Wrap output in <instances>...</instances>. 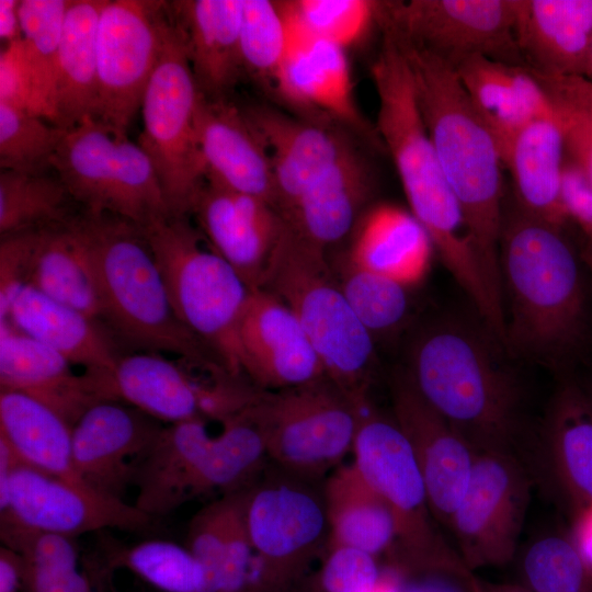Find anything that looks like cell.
<instances>
[{
    "mask_svg": "<svg viewBox=\"0 0 592 592\" xmlns=\"http://www.w3.org/2000/svg\"><path fill=\"white\" fill-rule=\"evenodd\" d=\"M384 31L371 76L377 95L375 129L389 152L409 210L429 232L443 264L487 322L502 314L501 292L468 232L423 121L407 57Z\"/></svg>",
    "mask_w": 592,
    "mask_h": 592,
    "instance_id": "6da1fadb",
    "label": "cell"
},
{
    "mask_svg": "<svg viewBox=\"0 0 592 592\" xmlns=\"http://www.w3.org/2000/svg\"><path fill=\"white\" fill-rule=\"evenodd\" d=\"M482 325L443 318L413 341L406 369L421 396L476 451L524 455L520 384Z\"/></svg>",
    "mask_w": 592,
    "mask_h": 592,
    "instance_id": "7a4b0ae2",
    "label": "cell"
},
{
    "mask_svg": "<svg viewBox=\"0 0 592 592\" xmlns=\"http://www.w3.org/2000/svg\"><path fill=\"white\" fill-rule=\"evenodd\" d=\"M561 229L516 208L503 218L499 247L504 350L550 365L578 348L585 328L581 258Z\"/></svg>",
    "mask_w": 592,
    "mask_h": 592,
    "instance_id": "3957f363",
    "label": "cell"
},
{
    "mask_svg": "<svg viewBox=\"0 0 592 592\" xmlns=\"http://www.w3.org/2000/svg\"><path fill=\"white\" fill-rule=\"evenodd\" d=\"M389 32L407 57L423 121L468 232L489 276L502 292L499 247L504 166L498 144L455 68Z\"/></svg>",
    "mask_w": 592,
    "mask_h": 592,
    "instance_id": "277c9868",
    "label": "cell"
},
{
    "mask_svg": "<svg viewBox=\"0 0 592 592\" xmlns=\"http://www.w3.org/2000/svg\"><path fill=\"white\" fill-rule=\"evenodd\" d=\"M92 261L102 319L128 342L180 356L214 375L229 374L209 349L177 317L143 229L109 214L72 219Z\"/></svg>",
    "mask_w": 592,
    "mask_h": 592,
    "instance_id": "5b68a950",
    "label": "cell"
},
{
    "mask_svg": "<svg viewBox=\"0 0 592 592\" xmlns=\"http://www.w3.org/2000/svg\"><path fill=\"white\" fill-rule=\"evenodd\" d=\"M206 422L163 426L136 470L134 504L139 510L153 519L166 516L201 496L247 488L263 471L269 464L265 444L244 409L223 421L216 435Z\"/></svg>",
    "mask_w": 592,
    "mask_h": 592,
    "instance_id": "8992f818",
    "label": "cell"
},
{
    "mask_svg": "<svg viewBox=\"0 0 592 592\" xmlns=\"http://www.w3.org/2000/svg\"><path fill=\"white\" fill-rule=\"evenodd\" d=\"M261 288L296 316L327 378L360 408L366 406L375 368L374 338L331 277L326 251L285 223Z\"/></svg>",
    "mask_w": 592,
    "mask_h": 592,
    "instance_id": "52a82bcc",
    "label": "cell"
},
{
    "mask_svg": "<svg viewBox=\"0 0 592 592\" xmlns=\"http://www.w3.org/2000/svg\"><path fill=\"white\" fill-rule=\"evenodd\" d=\"M141 229L179 320L230 375L241 378L238 330L251 289L204 243L205 238L186 216L168 215Z\"/></svg>",
    "mask_w": 592,
    "mask_h": 592,
    "instance_id": "ba28073f",
    "label": "cell"
},
{
    "mask_svg": "<svg viewBox=\"0 0 592 592\" xmlns=\"http://www.w3.org/2000/svg\"><path fill=\"white\" fill-rule=\"evenodd\" d=\"M352 452L353 463L395 520L396 543L385 565L407 574L445 572L468 580L477 578L440 531L417 459L392 415L366 405Z\"/></svg>",
    "mask_w": 592,
    "mask_h": 592,
    "instance_id": "9c48e42d",
    "label": "cell"
},
{
    "mask_svg": "<svg viewBox=\"0 0 592 592\" xmlns=\"http://www.w3.org/2000/svg\"><path fill=\"white\" fill-rule=\"evenodd\" d=\"M198 98L183 36L167 2L158 59L140 106L138 144L151 159L174 216L191 214L205 183L195 128Z\"/></svg>",
    "mask_w": 592,
    "mask_h": 592,
    "instance_id": "30bf717a",
    "label": "cell"
},
{
    "mask_svg": "<svg viewBox=\"0 0 592 592\" xmlns=\"http://www.w3.org/2000/svg\"><path fill=\"white\" fill-rule=\"evenodd\" d=\"M246 517L254 556L247 592H297L329 544L322 485L266 465L248 488Z\"/></svg>",
    "mask_w": 592,
    "mask_h": 592,
    "instance_id": "8fae6325",
    "label": "cell"
},
{
    "mask_svg": "<svg viewBox=\"0 0 592 592\" xmlns=\"http://www.w3.org/2000/svg\"><path fill=\"white\" fill-rule=\"evenodd\" d=\"M52 168L86 213L113 215L141 228L171 215L147 152L96 118L67 129Z\"/></svg>",
    "mask_w": 592,
    "mask_h": 592,
    "instance_id": "7c38bea8",
    "label": "cell"
},
{
    "mask_svg": "<svg viewBox=\"0 0 592 592\" xmlns=\"http://www.w3.org/2000/svg\"><path fill=\"white\" fill-rule=\"evenodd\" d=\"M363 408L325 376L282 390L258 389L243 409L262 434L270 464L319 482L352 451Z\"/></svg>",
    "mask_w": 592,
    "mask_h": 592,
    "instance_id": "4fadbf2b",
    "label": "cell"
},
{
    "mask_svg": "<svg viewBox=\"0 0 592 592\" xmlns=\"http://www.w3.org/2000/svg\"><path fill=\"white\" fill-rule=\"evenodd\" d=\"M534 476L512 454L477 451L465 493L448 525L473 572L510 562L516 553Z\"/></svg>",
    "mask_w": 592,
    "mask_h": 592,
    "instance_id": "5bb4252c",
    "label": "cell"
},
{
    "mask_svg": "<svg viewBox=\"0 0 592 592\" xmlns=\"http://www.w3.org/2000/svg\"><path fill=\"white\" fill-rule=\"evenodd\" d=\"M516 0L382 1L380 26L454 68L473 56L525 66L515 35Z\"/></svg>",
    "mask_w": 592,
    "mask_h": 592,
    "instance_id": "9a60e30c",
    "label": "cell"
},
{
    "mask_svg": "<svg viewBox=\"0 0 592 592\" xmlns=\"http://www.w3.org/2000/svg\"><path fill=\"white\" fill-rule=\"evenodd\" d=\"M164 1L105 0L96 29L98 102L93 118L127 134L155 69Z\"/></svg>",
    "mask_w": 592,
    "mask_h": 592,
    "instance_id": "2e32d148",
    "label": "cell"
},
{
    "mask_svg": "<svg viewBox=\"0 0 592 592\" xmlns=\"http://www.w3.org/2000/svg\"><path fill=\"white\" fill-rule=\"evenodd\" d=\"M1 521L69 537L106 528L147 531L155 519L125 500L41 471L18 459Z\"/></svg>",
    "mask_w": 592,
    "mask_h": 592,
    "instance_id": "e0dca14e",
    "label": "cell"
},
{
    "mask_svg": "<svg viewBox=\"0 0 592 592\" xmlns=\"http://www.w3.org/2000/svg\"><path fill=\"white\" fill-rule=\"evenodd\" d=\"M107 389L112 400L168 424L192 419L223 422L244 399L238 379L228 375L213 383L200 382L180 363L151 351L119 356L107 372Z\"/></svg>",
    "mask_w": 592,
    "mask_h": 592,
    "instance_id": "ac0fdd59",
    "label": "cell"
},
{
    "mask_svg": "<svg viewBox=\"0 0 592 592\" xmlns=\"http://www.w3.org/2000/svg\"><path fill=\"white\" fill-rule=\"evenodd\" d=\"M392 418L421 470L432 513L448 528L467 488L476 449L418 391L406 369L389 384Z\"/></svg>",
    "mask_w": 592,
    "mask_h": 592,
    "instance_id": "d6986e66",
    "label": "cell"
},
{
    "mask_svg": "<svg viewBox=\"0 0 592 592\" xmlns=\"http://www.w3.org/2000/svg\"><path fill=\"white\" fill-rule=\"evenodd\" d=\"M163 425L139 409L115 400L91 406L72 425V457L92 490L124 500L136 469Z\"/></svg>",
    "mask_w": 592,
    "mask_h": 592,
    "instance_id": "ffe728a7",
    "label": "cell"
},
{
    "mask_svg": "<svg viewBox=\"0 0 592 592\" xmlns=\"http://www.w3.org/2000/svg\"><path fill=\"white\" fill-rule=\"evenodd\" d=\"M238 338L242 374L259 389L282 390L326 376L296 316L266 289L250 291Z\"/></svg>",
    "mask_w": 592,
    "mask_h": 592,
    "instance_id": "44dd1931",
    "label": "cell"
},
{
    "mask_svg": "<svg viewBox=\"0 0 592 592\" xmlns=\"http://www.w3.org/2000/svg\"><path fill=\"white\" fill-rule=\"evenodd\" d=\"M207 244L250 289L261 288L285 228L270 203L205 181L192 212Z\"/></svg>",
    "mask_w": 592,
    "mask_h": 592,
    "instance_id": "7402d4cb",
    "label": "cell"
},
{
    "mask_svg": "<svg viewBox=\"0 0 592 592\" xmlns=\"http://www.w3.org/2000/svg\"><path fill=\"white\" fill-rule=\"evenodd\" d=\"M270 88L304 118L380 143L357 106L346 50L338 45L314 39L288 49Z\"/></svg>",
    "mask_w": 592,
    "mask_h": 592,
    "instance_id": "603a6c76",
    "label": "cell"
},
{
    "mask_svg": "<svg viewBox=\"0 0 592 592\" xmlns=\"http://www.w3.org/2000/svg\"><path fill=\"white\" fill-rule=\"evenodd\" d=\"M195 128L205 181L259 197L276 208L270 157L243 107L200 93Z\"/></svg>",
    "mask_w": 592,
    "mask_h": 592,
    "instance_id": "cb8c5ba5",
    "label": "cell"
},
{
    "mask_svg": "<svg viewBox=\"0 0 592 592\" xmlns=\"http://www.w3.org/2000/svg\"><path fill=\"white\" fill-rule=\"evenodd\" d=\"M0 389L26 394L71 426L94 403L110 400L105 372L76 374L57 351L0 320Z\"/></svg>",
    "mask_w": 592,
    "mask_h": 592,
    "instance_id": "d4e9b609",
    "label": "cell"
},
{
    "mask_svg": "<svg viewBox=\"0 0 592 592\" xmlns=\"http://www.w3.org/2000/svg\"><path fill=\"white\" fill-rule=\"evenodd\" d=\"M243 110L266 147L281 215L353 146L335 125L297 118L267 105Z\"/></svg>",
    "mask_w": 592,
    "mask_h": 592,
    "instance_id": "484cf974",
    "label": "cell"
},
{
    "mask_svg": "<svg viewBox=\"0 0 592 592\" xmlns=\"http://www.w3.org/2000/svg\"><path fill=\"white\" fill-rule=\"evenodd\" d=\"M514 35L524 65L532 70L588 78L592 0H516Z\"/></svg>",
    "mask_w": 592,
    "mask_h": 592,
    "instance_id": "4316f807",
    "label": "cell"
},
{
    "mask_svg": "<svg viewBox=\"0 0 592 592\" xmlns=\"http://www.w3.org/2000/svg\"><path fill=\"white\" fill-rule=\"evenodd\" d=\"M243 0L168 2L180 29L200 93L228 99L244 75L240 27Z\"/></svg>",
    "mask_w": 592,
    "mask_h": 592,
    "instance_id": "83f0119b",
    "label": "cell"
},
{
    "mask_svg": "<svg viewBox=\"0 0 592 592\" xmlns=\"http://www.w3.org/2000/svg\"><path fill=\"white\" fill-rule=\"evenodd\" d=\"M455 70L473 105L493 135L501 158L526 125L554 115L542 83L526 66L473 56L458 64Z\"/></svg>",
    "mask_w": 592,
    "mask_h": 592,
    "instance_id": "f1b7e54d",
    "label": "cell"
},
{
    "mask_svg": "<svg viewBox=\"0 0 592 592\" xmlns=\"http://www.w3.org/2000/svg\"><path fill=\"white\" fill-rule=\"evenodd\" d=\"M351 234L344 259L352 265L409 288L428 274L435 249L429 232L409 209L376 203L365 208Z\"/></svg>",
    "mask_w": 592,
    "mask_h": 592,
    "instance_id": "f546056e",
    "label": "cell"
},
{
    "mask_svg": "<svg viewBox=\"0 0 592 592\" xmlns=\"http://www.w3.org/2000/svg\"><path fill=\"white\" fill-rule=\"evenodd\" d=\"M374 182L371 163L352 146L282 217L299 237L326 251L352 231Z\"/></svg>",
    "mask_w": 592,
    "mask_h": 592,
    "instance_id": "4dcf8cb0",
    "label": "cell"
},
{
    "mask_svg": "<svg viewBox=\"0 0 592 592\" xmlns=\"http://www.w3.org/2000/svg\"><path fill=\"white\" fill-rule=\"evenodd\" d=\"M4 320L84 371H111L119 357L99 320L46 296L30 284L19 292Z\"/></svg>",
    "mask_w": 592,
    "mask_h": 592,
    "instance_id": "1f68e13d",
    "label": "cell"
},
{
    "mask_svg": "<svg viewBox=\"0 0 592 592\" xmlns=\"http://www.w3.org/2000/svg\"><path fill=\"white\" fill-rule=\"evenodd\" d=\"M565 159V140L554 115L526 125L502 158L512 177L517 209L559 228L568 221L561 195Z\"/></svg>",
    "mask_w": 592,
    "mask_h": 592,
    "instance_id": "d6a6232c",
    "label": "cell"
},
{
    "mask_svg": "<svg viewBox=\"0 0 592 592\" xmlns=\"http://www.w3.org/2000/svg\"><path fill=\"white\" fill-rule=\"evenodd\" d=\"M329 544L343 545L386 559L396 543L392 513L354 463L337 467L322 483Z\"/></svg>",
    "mask_w": 592,
    "mask_h": 592,
    "instance_id": "836d02e7",
    "label": "cell"
},
{
    "mask_svg": "<svg viewBox=\"0 0 592 592\" xmlns=\"http://www.w3.org/2000/svg\"><path fill=\"white\" fill-rule=\"evenodd\" d=\"M104 2L72 0L67 11L54 87V124L65 129L95 113L96 29Z\"/></svg>",
    "mask_w": 592,
    "mask_h": 592,
    "instance_id": "e575fe53",
    "label": "cell"
},
{
    "mask_svg": "<svg viewBox=\"0 0 592 592\" xmlns=\"http://www.w3.org/2000/svg\"><path fill=\"white\" fill-rule=\"evenodd\" d=\"M0 437L20 462L87 486L73 464L72 426L42 401L20 391L0 389Z\"/></svg>",
    "mask_w": 592,
    "mask_h": 592,
    "instance_id": "d590c367",
    "label": "cell"
},
{
    "mask_svg": "<svg viewBox=\"0 0 592 592\" xmlns=\"http://www.w3.org/2000/svg\"><path fill=\"white\" fill-rule=\"evenodd\" d=\"M549 468L576 509L592 506V403L574 384L557 390L544 431Z\"/></svg>",
    "mask_w": 592,
    "mask_h": 592,
    "instance_id": "8d00e7d4",
    "label": "cell"
},
{
    "mask_svg": "<svg viewBox=\"0 0 592 592\" xmlns=\"http://www.w3.org/2000/svg\"><path fill=\"white\" fill-rule=\"evenodd\" d=\"M72 219L41 229L27 284L100 321L102 303L94 269Z\"/></svg>",
    "mask_w": 592,
    "mask_h": 592,
    "instance_id": "74e56055",
    "label": "cell"
},
{
    "mask_svg": "<svg viewBox=\"0 0 592 592\" xmlns=\"http://www.w3.org/2000/svg\"><path fill=\"white\" fill-rule=\"evenodd\" d=\"M98 534L104 569H126L160 592H213L205 568L185 545L158 538L125 545L104 531Z\"/></svg>",
    "mask_w": 592,
    "mask_h": 592,
    "instance_id": "f35d334b",
    "label": "cell"
},
{
    "mask_svg": "<svg viewBox=\"0 0 592 592\" xmlns=\"http://www.w3.org/2000/svg\"><path fill=\"white\" fill-rule=\"evenodd\" d=\"M3 546L23 561L26 592H96L92 579L79 569L75 537L1 523Z\"/></svg>",
    "mask_w": 592,
    "mask_h": 592,
    "instance_id": "ab89813d",
    "label": "cell"
},
{
    "mask_svg": "<svg viewBox=\"0 0 592 592\" xmlns=\"http://www.w3.org/2000/svg\"><path fill=\"white\" fill-rule=\"evenodd\" d=\"M286 32L287 49L321 39L348 49L362 43L375 24L380 25L382 1H277Z\"/></svg>",
    "mask_w": 592,
    "mask_h": 592,
    "instance_id": "60d3db41",
    "label": "cell"
},
{
    "mask_svg": "<svg viewBox=\"0 0 592 592\" xmlns=\"http://www.w3.org/2000/svg\"><path fill=\"white\" fill-rule=\"evenodd\" d=\"M68 197L58 177L1 170V237L67 223L72 218L66 212Z\"/></svg>",
    "mask_w": 592,
    "mask_h": 592,
    "instance_id": "b9f144b4",
    "label": "cell"
},
{
    "mask_svg": "<svg viewBox=\"0 0 592 592\" xmlns=\"http://www.w3.org/2000/svg\"><path fill=\"white\" fill-rule=\"evenodd\" d=\"M339 286L352 310L373 335L398 330L409 314V287L360 269L344 258L340 266Z\"/></svg>",
    "mask_w": 592,
    "mask_h": 592,
    "instance_id": "7bdbcfd3",
    "label": "cell"
},
{
    "mask_svg": "<svg viewBox=\"0 0 592 592\" xmlns=\"http://www.w3.org/2000/svg\"><path fill=\"white\" fill-rule=\"evenodd\" d=\"M534 72L562 132L566 157L592 186V81L580 76Z\"/></svg>",
    "mask_w": 592,
    "mask_h": 592,
    "instance_id": "ee69618b",
    "label": "cell"
},
{
    "mask_svg": "<svg viewBox=\"0 0 592 592\" xmlns=\"http://www.w3.org/2000/svg\"><path fill=\"white\" fill-rule=\"evenodd\" d=\"M66 133L43 117L0 103L1 170L44 173Z\"/></svg>",
    "mask_w": 592,
    "mask_h": 592,
    "instance_id": "f6af8a7d",
    "label": "cell"
},
{
    "mask_svg": "<svg viewBox=\"0 0 592 592\" xmlns=\"http://www.w3.org/2000/svg\"><path fill=\"white\" fill-rule=\"evenodd\" d=\"M240 49L244 75L271 87L287 53V32L277 1L243 0Z\"/></svg>",
    "mask_w": 592,
    "mask_h": 592,
    "instance_id": "bcb514c9",
    "label": "cell"
},
{
    "mask_svg": "<svg viewBox=\"0 0 592 592\" xmlns=\"http://www.w3.org/2000/svg\"><path fill=\"white\" fill-rule=\"evenodd\" d=\"M521 571L522 584L533 592H592V571L570 536L537 538L526 549Z\"/></svg>",
    "mask_w": 592,
    "mask_h": 592,
    "instance_id": "7dc6e473",
    "label": "cell"
},
{
    "mask_svg": "<svg viewBox=\"0 0 592 592\" xmlns=\"http://www.w3.org/2000/svg\"><path fill=\"white\" fill-rule=\"evenodd\" d=\"M71 1L20 0L19 3L24 49L50 102L54 117L57 59L65 20Z\"/></svg>",
    "mask_w": 592,
    "mask_h": 592,
    "instance_id": "c3c4849f",
    "label": "cell"
},
{
    "mask_svg": "<svg viewBox=\"0 0 592 592\" xmlns=\"http://www.w3.org/2000/svg\"><path fill=\"white\" fill-rule=\"evenodd\" d=\"M0 103L43 117L50 123L54 121L50 102L25 53L22 37L1 49Z\"/></svg>",
    "mask_w": 592,
    "mask_h": 592,
    "instance_id": "681fc988",
    "label": "cell"
},
{
    "mask_svg": "<svg viewBox=\"0 0 592 592\" xmlns=\"http://www.w3.org/2000/svg\"><path fill=\"white\" fill-rule=\"evenodd\" d=\"M382 573L376 556L350 546L328 545L319 587L322 592H373Z\"/></svg>",
    "mask_w": 592,
    "mask_h": 592,
    "instance_id": "f907efd6",
    "label": "cell"
},
{
    "mask_svg": "<svg viewBox=\"0 0 592 592\" xmlns=\"http://www.w3.org/2000/svg\"><path fill=\"white\" fill-rule=\"evenodd\" d=\"M39 231L41 229H35L1 237L0 320L7 318L12 301L29 283Z\"/></svg>",
    "mask_w": 592,
    "mask_h": 592,
    "instance_id": "816d5d0a",
    "label": "cell"
},
{
    "mask_svg": "<svg viewBox=\"0 0 592 592\" xmlns=\"http://www.w3.org/2000/svg\"><path fill=\"white\" fill-rule=\"evenodd\" d=\"M561 195L568 220L577 223L592 247V186L581 170L567 157L562 171Z\"/></svg>",
    "mask_w": 592,
    "mask_h": 592,
    "instance_id": "f5cc1de1",
    "label": "cell"
},
{
    "mask_svg": "<svg viewBox=\"0 0 592 592\" xmlns=\"http://www.w3.org/2000/svg\"><path fill=\"white\" fill-rule=\"evenodd\" d=\"M478 580L445 572L403 573L401 592H477Z\"/></svg>",
    "mask_w": 592,
    "mask_h": 592,
    "instance_id": "db71d44e",
    "label": "cell"
},
{
    "mask_svg": "<svg viewBox=\"0 0 592 592\" xmlns=\"http://www.w3.org/2000/svg\"><path fill=\"white\" fill-rule=\"evenodd\" d=\"M570 537L592 571V506L576 509L573 532Z\"/></svg>",
    "mask_w": 592,
    "mask_h": 592,
    "instance_id": "11a10c76",
    "label": "cell"
},
{
    "mask_svg": "<svg viewBox=\"0 0 592 592\" xmlns=\"http://www.w3.org/2000/svg\"><path fill=\"white\" fill-rule=\"evenodd\" d=\"M23 584V561L21 556L2 546L0 549V592H18Z\"/></svg>",
    "mask_w": 592,
    "mask_h": 592,
    "instance_id": "9f6ffc18",
    "label": "cell"
},
{
    "mask_svg": "<svg viewBox=\"0 0 592 592\" xmlns=\"http://www.w3.org/2000/svg\"><path fill=\"white\" fill-rule=\"evenodd\" d=\"M19 3L20 0H0V38L4 45L22 37Z\"/></svg>",
    "mask_w": 592,
    "mask_h": 592,
    "instance_id": "6f0895ef",
    "label": "cell"
},
{
    "mask_svg": "<svg viewBox=\"0 0 592 592\" xmlns=\"http://www.w3.org/2000/svg\"><path fill=\"white\" fill-rule=\"evenodd\" d=\"M16 463L18 457L9 444L2 437H0V510H2L7 504L10 479Z\"/></svg>",
    "mask_w": 592,
    "mask_h": 592,
    "instance_id": "680465c9",
    "label": "cell"
},
{
    "mask_svg": "<svg viewBox=\"0 0 592 592\" xmlns=\"http://www.w3.org/2000/svg\"><path fill=\"white\" fill-rule=\"evenodd\" d=\"M403 573L398 569L383 565V573L373 592H401Z\"/></svg>",
    "mask_w": 592,
    "mask_h": 592,
    "instance_id": "91938a15",
    "label": "cell"
},
{
    "mask_svg": "<svg viewBox=\"0 0 592 592\" xmlns=\"http://www.w3.org/2000/svg\"><path fill=\"white\" fill-rule=\"evenodd\" d=\"M477 592H533L524 584L489 582L483 579L478 580Z\"/></svg>",
    "mask_w": 592,
    "mask_h": 592,
    "instance_id": "94428289",
    "label": "cell"
},
{
    "mask_svg": "<svg viewBox=\"0 0 592 592\" xmlns=\"http://www.w3.org/2000/svg\"><path fill=\"white\" fill-rule=\"evenodd\" d=\"M580 258H581L582 263L584 264V266L588 269V271H589V273L591 275V278H592V247L588 244L581 251Z\"/></svg>",
    "mask_w": 592,
    "mask_h": 592,
    "instance_id": "6125c7cd",
    "label": "cell"
},
{
    "mask_svg": "<svg viewBox=\"0 0 592 592\" xmlns=\"http://www.w3.org/2000/svg\"><path fill=\"white\" fill-rule=\"evenodd\" d=\"M588 79H590L592 81V58H591V67H590V72H589Z\"/></svg>",
    "mask_w": 592,
    "mask_h": 592,
    "instance_id": "be15d7a7",
    "label": "cell"
}]
</instances>
